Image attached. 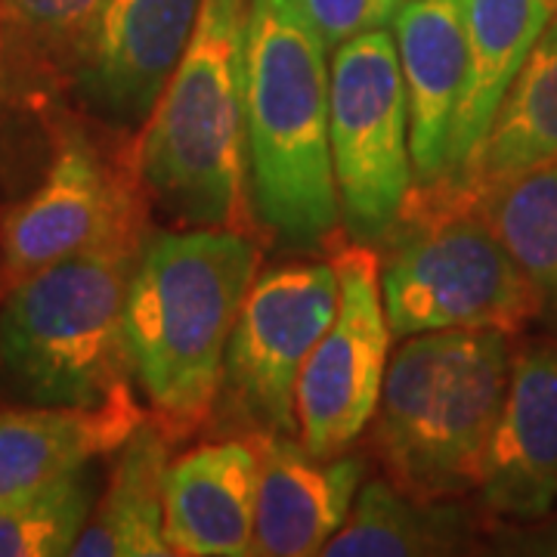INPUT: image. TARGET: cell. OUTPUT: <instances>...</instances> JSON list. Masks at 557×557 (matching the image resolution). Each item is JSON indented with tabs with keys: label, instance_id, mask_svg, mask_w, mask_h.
<instances>
[{
	"label": "cell",
	"instance_id": "cell-1",
	"mask_svg": "<svg viewBox=\"0 0 557 557\" xmlns=\"http://www.w3.org/2000/svg\"><path fill=\"white\" fill-rule=\"evenodd\" d=\"M260 248L242 230H177L143 242L127 288L131 372L171 437L214 418L223 357Z\"/></svg>",
	"mask_w": 557,
	"mask_h": 557
},
{
	"label": "cell",
	"instance_id": "cell-2",
	"mask_svg": "<svg viewBox=\"0 0 557 557\" xmlns=\"http://www.w3.org/2000/svg\"><path fill=\"white\" fill-rule=\"evenodd\" d=\"M329 50L292 0H248V201L285 248L313 251L341 230L329 143Z\"/></svg>",
	"mask_w": 557,
	"mask_h": 557
},
{
	"label": "cell",
	"instance_id": "cell-3",
	"mask_svg": "<svg viewBox=\"0 0 557 557\" xmlns=\"http://www.w3.org/2000/svg\"><path fill=\"white\" fill-rule=\"evenodd\" d=\"M248 0H201L196 32L143 121L137 177L186 230H242Z\"/></svg>",
	"mask_w": 557,
	"mask_h": 557
},
{
	"label": "cell",
	"instance_id": "cell-4",
	"mask_svg": "<svg viewBox=\"0 0 557 557\" xmlns=\"http://www.w3.org/2000/svg\"><path fill=\"white\" fill-rule=\"evenodd\" d=\"M511 359L515 335L498 329L403 338L372 418L387 480L418 498L478 493Z\"/></svg>",
	"mask_w": 557,
	"mask_h": 557
},
{
	"label": "cell",
	"instance_id": "cell-5",
	"mask_svg": "<svg viewBox=\"0 0 557 557\" xmlns=\"http://www.w3.org/2000/svg\"><path fill=\"white\" fill-rule=\"evenodd\" d=\"M379 248L394 338L458 329L518 335L542 319L536 288L456 180L412 186Z\"/></svg>",
	"mask_w": 557,
	"mask_h": 557
},
{
	"label": "cell",
	"instance_id": "cell-6",
	"mask_svg": "<svg viewBox=\"0 0 557 557\" xmlns=\"http://www.w3.org/2000/svg\"><path fill=\"white\" fill-rule=\"evenodd\" d=\"M143 242L65 258L3 292L0 369L28 403L97 406L131 387L124 310Z\"/></svg>",
	"mask_w": 557,
	"mask_h": 557
},
{
	"label": "cell",
	"instance_id": "cell-7",
	"mask_svg": "<svg viewBox=\"0 0 557 557\" xmlns=\"http://www.w3.org/2000/svg\"><path fill=\"white\" fill-rule=\"evenodd\" d=\"M329 69V143L341 226L359 245L379 248L416 183L397 40L387 28L359 35L332 50Z\"/></svg>",
	"mask_w": 557,
	"mask_h": 557
},
{
	"label": "cell",
	"instance_id": "cell-8",
	"mask_svg": "<svg viewBox=\"0 0 557 557\" xmlns=\"http://www.w3.org/2000/svg\"><path fill=\"white\" fill-rule=\"evenodd\" d=\"M335 310L332 260H288L258 273L226 344L214 416L236 434H295L300 369Z\"/></svg>",
	"mask_w": 557,
	"mask_h": 557
},
{
	"label": "cell",
	"instance_id": "cell-9",
	"mask_svg": "<svg viewBox=\"0 0 557 557\" xmlns=\"http://www.w3.org/2000/svg\"><path fill=\"white\" fill-rule=\"evenodd\" d=\"M137 168L124 171L78 127H65L40 183L0 211L3 292L94 248L143 239Z\"/></svg>",
	"mask_w": 557,
	"mask_h": 557
},
{
	"label": "cell",
	"instance_id": "cell-10",
	"mask_svg": "<svg viewBox=\"0 0 557 557\" xmlns=\"http://www.w3.org/2000/svg\"><path fill=\"white\" fill-rule=\"evenodd\" d=\"M332 263L338 273V310L295 387V437L319 458L350 453L366 428H372L394 354L379 251L354 242L338 248Z\"/></svg>",
	"mask_w": 557,
	"mask_h": 557
},
{
	"label": "cell",
	"instance_id": "cell-11",
	"mask_svg": "<svg viewBox=\"0 0 557 557\" xmlns=\"http://www.w3.org/2000/svg\"><path fill=\"white\" fill-rule=\"evenodd\" d=\"M201 0H106L72 84L100 119L137 127L149 119L196 32Z\"/></svg>",
	"mask_w": 557,
	"mask_h": 557
},
{
	"label": "cell",
	"instance_id": "cell-12",
	"mask_svg": "<svg viewBox=\"0 0 557 557\" xmlns=\"http://www.w3.org/2000/svg\"><path fill=\"white\" fill-rule=\"evenodd\" d=\"M478 496L505 520H539L557 508V335L515 347Z\"/></svg>",
	"mask_w": 557,
	"mask_h": 557
},
{
	"label": "cell",
	"instance_id": "cell-13",
	"mask_svg": "<svg viewBox=\"0 0 557 557\" xmlns=\"http://www.w3.org/2000/svg\"><path fill=\"white\" fill-rule=\"evenodd\" d=\"M260 478L255 555H322L366 483V458L313 456L295 434H258Z\"/></svg>",
	"mask_w": 557,
	"mask_h": 557
},
{
	"label": "cell",
	"instance_id": "cell-14",
	"mask_svg": "<svg viewBox=\"0 0 557 557\" xmlns=\"http://www.w3.org/2000/svg\"><path fill=\"white\" fill-rule=\"evenodd\" d=\"M258 478V434H233L171 458L164 478V536L171 555H255Z\"/></svg>",
	"mask_w": 557,
	"mask_h": 557
},
{
	"label": "cell",
	"instance_id": "cell-15",
	"mask_svg": "<svg viewBox=\"0 0 557 557\" xmlns=\"http://www.w3.org/2000/svg\"><path fill=\"white\" fill-rule=\"evenodd\" d=\"M394 40L409 102L412 186L437 183L449 171V137L468 75L461 0H403Z\"/></svg>",
	"mask_w": 557,
	"mask_h": 557
},
{
	"label": "cell",
	"instance_id": "cell-16",
	"mask_svg": "<svg viewBox=\"0 0 557 557\" xmlns=\"http://www.w3.org/2000/svg\"><path fill=\"white\" fill-rule=\"evenodd\" d=\"M143 418L131 387L97 406L0 409V508L115 456Z\"/></svg>",
	"mask_w": 557,
	"mask_h": 557
},
{
	"label": "cell",
	"instance_id": "cell-17",
	"mask_svg": "<svg viewBox=\"0 0 557 557\" xmlns=\"http://www.w3.org/2000/svg\"><path fill=\"white\" fill-rule=\"evenodd\" d=\"M461 10L468 75L449 137L446 177H456L471 159L505 90L518 78L542 32L557 20V0H461Z\"/></svg>",
	"mask_w": 557,
	"mask_h": 557
},
{
	"label": "cell",
	"instance_id": "cell-18",
	"mask_svg": "<svg viewBox=\"0 0 557 557\" xmlns=\"http://www.w3.org/2000/svg\"><path fill=\"white\" fill-rule=\"evenodd\" d=\"M174 437L159 418H143L115 453L112 478L94 505L75 557H164V478Z\"/></svg>",
	"mask_w": 557,
	"mask_h": 557
},
{
	"label": "cell",
	"instance_id": "cell-19",
	"mask_svg": "<svg viewBox=\"0 0 557 557\" xmlns=\"http://www.w3.org/2000/svg\"><path fill=\"white\" fill-rule=\"evenodd\" d=\"M557 164V20L542 32L456 183L486 189Z\"/></svg>",
	"mask_w": 557,
	"mask_h": 557
},
{
	"label": "cell",
	"instance_id": "cell-20",
	"mask_svg": "<svg viewBox=\"0 0 557 557\" xmlns=\"http://www.w3.org/2000/svg\"><path fill=\"white\" fill-rule=\"evenodd\" d=\"M471 542V515L453 498H418L391 480H369L325 557L456 555Z\"/></svg>",
	"mask_w": 557,
	"mask_h": 557
},
{
	"label": "cell",
	"instance_id": "cell-21",
	"mask_svg": "<svg viewBox=\"0 0 557 557\" xmlns=\"http://www.w3.org/2000/svg\"><path fill=\"white\" fill-rule=\"evenodd\" d=\"M468 193L493 236L536 288L542 317L557 322V164Z\"/></svg>",
	"mask_w": 557,
	"mask_h": 557
},
{
	"label": "cell",
	"instance_id": "cell-22",
	"mask_svg": "<svg viewBox=\"0 0 557 557\" xmlns=\"http://www.w3.org/2000/svg\"><path fill=\"white\" fill-rule=\"evenodd\" d=\"M106 0H0V53L7 72L35 81L72 78Z\"/></svg>",
	"mask_w": 557,
	"mask_h": 557
},
{
	"label": "cell",
	"instance_id": "cell-23",
	"mask_svg": "<svg viewBox=\"0 0 557 557\" xmlns=\"http://www.w3.org/2000/svg\"><path fill=\"white\" fill-rule=\"evenodd\" d=\"M94 511L90 465L0 508V557L72 555Z\"/></svg>",
	"mask_w": 557,
	"mask_h": 557
},
{
	"label": "cell",
	"instance_id": "cell-24",
	"mask_svg": "<svg viewBox=\"0 0 557 557\" xmlns=\"http://www.w3.org/2000/svg\"><path fill=\"white\" fill-rule=\"evenodd\" d=\"M300 16L310 22L325 50H338L341 44L387 28L397 20L403 0H292Z\"/></svg>",
	"mask_w": 557,
	"mask_h": 557
},
{
	"label": "cell",
	"instance_id": "cell-25",
	"mask_svg": "<svg viewBox=\"0 0 557 557\" xmlns=\"http://www.w3.org/2000/svg\"><path fill=\"white\" fill-rule=\"evenodd\" d=\"M7 87H10V72H7V62H3V53H0V100H3Z\"/></svg>",
	"mask_w": 557,
	"mask_h": 557
}]
</instances>
